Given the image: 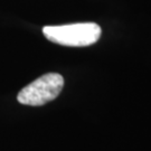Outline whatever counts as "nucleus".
Segmentation results:
<instances>
[{
    "mask_svg": "<svg viewBox=\"0 0 151 151\" xmlns=\"http://www.w3.org/2000/svg\"><path fill=\"white\" fill-rule=\"evenodd\" d=\"M44 36L52 43L84 47L95 44L101 37V27L95 22H80L62 26H46L43 28Z\"/></svg>",
    "mask_w": 151,
    "mask_h": 151,
    "instance_id": "f257e3e1",
    "label": "nucleus"
},
{
    "mask_svg": "<svg viewBox=\"0 0 151 151\" xmlns=\"http://www.w3.org/2000/svg\"><path fill=\"white\" fill-rule=\"evenodd\" d=\"M64 86V78L58 73H47L35 80L18 93V102L25 105L40 106L55 100Z\"/></svg>",
    "mask_w": 151,
    "mask_h": 151,
    "instance_id": "f03ea898",
    "label": "nucleus"
}]
</instances>
